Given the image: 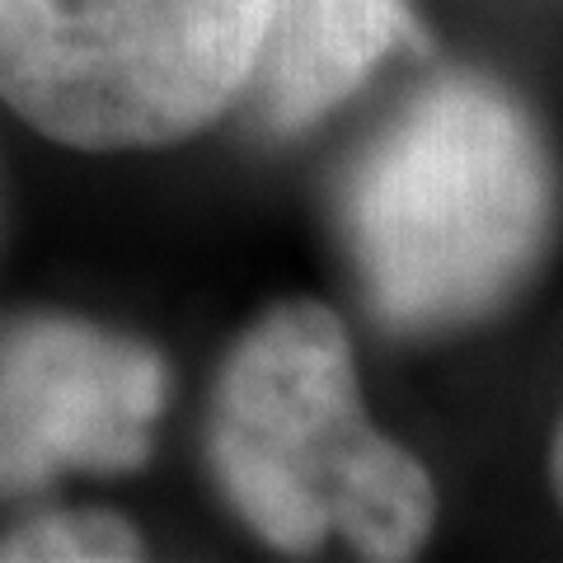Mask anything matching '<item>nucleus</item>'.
Wrapping results in <instances>:
<instances>
[{
	"label": "nucleus",
	"mask_w": 563,
	"mask_h": 563,
	"mask_svg": "<svg viewBox=\"0 0 563 563\" xmlns=\"http://www.w3.org/2000/svg\"><path fill=\"white\" fill-rule=\"evenodd\" d=\"M339 225L362 301L390 333L470 329L512 306L554 244L550 141L498 80L437 76L352 155Z\"/></svg>",
	"instance_id": "obj_1"
},
{
	"label": "nucleus",
	"mask_w": 563,
	"mask_h": 563,
	"mask_svg": "<svg viewBox=\"0 0 563 563\" xmlns=\"http://www.w3.org/2000/svg\"><path fill=\"white\" fill-rule=\"evenodd\" d=\"M207 455L225 503L282 554L343 540L357 559L399 563L432 540V474L366 422L352 339L320 301H282L235 339Z\"/></svg>",
	"instance_id": "obj_2"
},
{
	"label": "nucleus",
	"mask_w": 563,
	"mask_h": 563,
	"mask_svg": "<svg viewBox=\"0 0 563 563\" xmlns=\"http://www.w3.org/2000/svg\"><path fill=\"white\" fill-rule=\"evenodd\" d=\"M268 0H0V99L76 151L174 146L244 99Z\"/></svg>",
	"instance_id": "obj_3"
},
{
	"label": "nucleus",
	"mask_w": 563,
	"mask_h": 563,
	"mask_svg": "<svg viewBox=\"0 0 563 563\" xmlns=\"http://www.w3.org/2000/svg\"><path fill=\"white\" fill-rule=\"evenodd\" d=\"M165 362L85 320H24L0 333V493L62 470L128 474L151 455Z\"/></svg>",
	"instance_id": "obj_4"
},
{
	"label": "nucleus",
	"mask_w": 563,
	"mask_h": 563,
	"mask_svg": "<svg viewBox=\"0 0 563 563\" xmlns=\"http://www.w3.org/2000/svg\"><path fill=\"white\" fill-rule=\"evenodd\" d=\"M395 52H428L409 0H268L240 103L268 132H301L347 103Z\"/></svg>",
	"instance_id": "obj_5"
},
{
	"label": "nucleus",
	"mask_w": 563,
	"mask_h": 563,
	"mask_svg": "<svg viewBox=\"0 0 563 563\" xmlns=\"http://www.w3.org/2000/svg\"><path fill=\"white\" fill-rule=\"evenodd\" d=\"M146 554L141 531L103 507L38 512L0 531V563H132Z\"/></svg>",
	"instance_id": "obj_6"
},
{
	"label": "nucleus",
	"mask_w": 563,
	"mask_h": 563,
	"mask_svg": "<svg viewBox=\"0 0 563 563\" xmlns=\"http://www.w3.org/2000/svg\"><path fill=\"white\" fill-rule=\"evenodd\" d=\"M550 484H554V498L563 507V418L554 428V442H550Z\"/></svg>",
	"instance_id": "obj_7"
}]
</instances>
